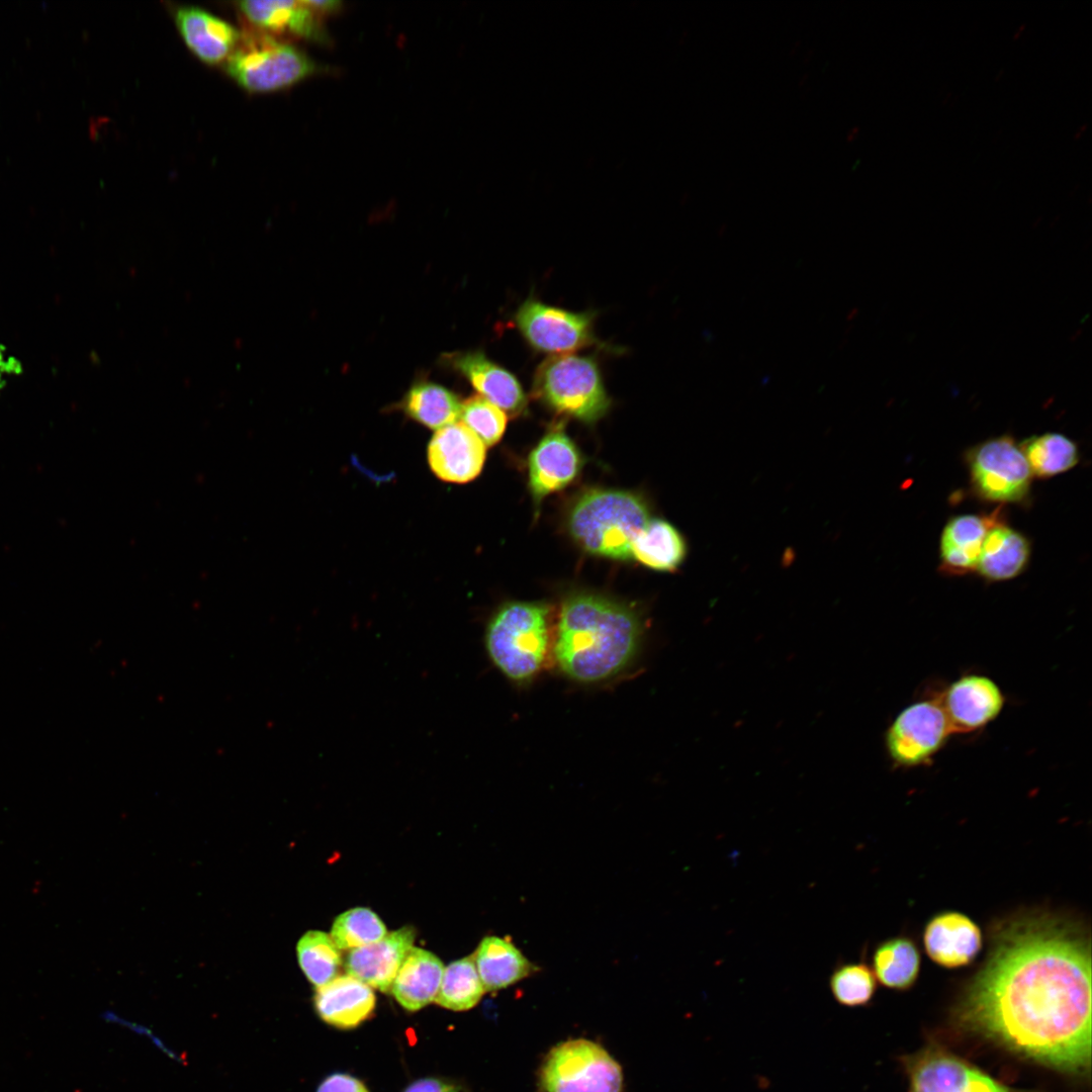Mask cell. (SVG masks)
I'll use <instances>...</instances> for the list:
<instances>
[{
  "instance_id": "obj_1",
  "label": "cell",
  "mask_w": 1092,
  "mask_h": 1092,
  "mask_svg": "<svg viewBox=\"0 0 1092 1092\" xmlns=\"http://www.w3.org/2000/svg\"><path fill=\"white\" fill-rule=\"evenodd\" d=\"M959 1020L1012 1052L1071 1073L1090 1068V939L1074 922H1005L968 987Z\"/></svg>"
},
{
  "instance_id": "obj_2",
  "label": "cell",
  "mask_w": 1092,
  "mask_h": 1092,
  "mask_svg": "<svg viewBox=\"0 0 1092 1092\" xmlns=\"http://www.w3.org/2000/svg\"><path fill=\"white\" fill-rule=\"evenodd\" d=\"M641 635L640 618L629 606L598 594L575 593L561 605L552 649L568 678L596 684L627 668Z\"/></svg>"
},
{
  "instance_id": "obj_3",
  "label": "cell",
  "mask_w": 1092,
  "mask_h": 1092,
  "mask_svg": "<svg viewBox=\"0 0 1092 1092\" xmlns=\"http://www.w3.org/2000/svg\"><path fill=\"white\" fill-rule=\"evenodd\" d=\"M638 495L617 489H592L577 498L568 515V530L590 554L625 560L631 546L649 522Z\"/></svg>"
},
{
  "instance_id": "obj_4",
  "label": "cell",
  "mask_w": 1092,
  "mask_h": 1092,
  "mask_svg": "<svg viewBox=\"0 0 1092 1092\" xmlns=\"http://www.w3.org/2000/svg\"><path fill=\"white\" fill-rule=\"evenodd\" d=\"M484 647L491 663L510 680L532 679L546 661L550 609L540 602H508L488 620Z\"/></svg>"
},
{
  "instance_id": "obj_5",
  "label": "cell",
  "mask_w": 1092,
  "mask_h": 1092,
  "mask_svg": "<svg viewBox=\"0 0 1092 1092\" xmlns=\"http://www.w3.org/2000/svg\"><path fill=\"white\" fill-rule=\"evenodd\" d=\"M536 395L551 410L586 424L603 418L610 405L598 363L592 357H550L534 378Z\"/></svg>"
},
{
  "instance_id": "obj_6",
  "label": "cell",
  "mask_w": 1092,
  "mask_h": 1092,
  "mask_svg": "<svg viewBox=\"0 0 1092 1092\" xmlns=\"http://www.w3.org/2000/svg\"><path fill=\"white\" fill-rule=\"evenodd\" d=\"M225 70L242 88L267 93L291 87L321 68L302 51L262 32L241 37Z\"/></svg>"
},
{
  "instance_id": "obj_7",
  "label": "cell",
  "mask_w": 1092,
  "mask_h": 1092,
  "mask_svg": "<svg viewBox=\"0 0 1092 1092\" xmlns=\"http://www.w3.org/2000/svg\"><path fill=\"white\" fill-rule=\"evenodd\" d=\"M542 1092H622L620 1064L600 1043L571 1038L553 1046L538 1074Z\"/></svg>"
},
{
  "instance_id": "obj_8",
  "label": "cell",
  "mask_w": 1092,
  "mask_h": 1092,
  "mask_svg": "<svg viewBox=\"0 0 1092 1092\" xmlns=\"http://www.w3.org/2000/svg\"><path fill=\"white\" fill-rule=\"evenodd\" d=\"M971 485L983 499L1012 504L1029 494L1032 473L1015 441L1009 436L986 440L967 453Z\"/></svg>"
},
{
  "instance_id": "obj_9",
  "label": "cell",
  "mask_w": 1092,
  "mask_h": 1092,
  "mask_svg": "<svg viewBox=\"0 0 1092 1092\" xmlns=\"http://www.w3.org/2000/svg\"><path fill=\"white\" fill-rule=\"evenodd\" d=\"M952 734L936 697L905 707L890 724L885 737L891 760L898 767L930 764Z\"/></svg>"
},
{
  "instance_id": "obj_10",
  "label": "cell",
  "mask_w": 1092,
  "mask_h": 1092,
  "mask_svg": "<svg viewBox=\"0 0 1092 1092\" xmlns=\"http://www.w3.org/2000/svg\"><path fill=\"white\" fill-rule=\"evenodd\" d=\"M515 320L527 342L541 352L569 353L596 342L589 312H572L529 298Z\"/></svg>"
},
{
  "instance_id": "obj_11",
  "label": "cell",
  "mask_w": 1092,
  "mask_h": 1092,
  "mask_svg": "<svg viewBox=\"0 0 1092 1092\" xmlns=\"http://www.w3.org/2000/svg\"><path fill=\"white\" fill-rule=\"evenodd\" d=\"M935 697L952 734L973 733L986 727L1000 715L1005 704L1000 687L979 673L962 675Z\"/></svg>"
},
{
  "instance_id": "obj_12",
  "label": "cell",
  "mask_w": 1092,
  "mask_h": 1092,
  "mask_svg": "<svg viewBox=\"0 0 1092 1092\" xmlns=\"http://www.w3.org/2000/svg\"><path fill=\"white\" fill-rule=\"evenodd\" d=\"M910 1092H1009L964 1061L928 1050L909 1061Z\"/></svg>"
},
{
  "instance_id": "obj_13",
  "label": "cell",
  "mask_w": 1092,
  "mask_h": 1092,
  "mask_svg": "<svg viewBox=\"0 0 1092 1092\" xmlns=\"http://www.w3.org/2000/svg\"><path fill=\"white\" fill-rule=\"evenodd\" d=\"M442 364L464 377L471 386L507 414L517 417L527 410V397L510 371L480 351H459L442 356Z\"/></svg>"
},
{
  "instance_id": "obj_14",
  "label": "cell",
  "mask_w": 1092,
  "mask_h": 1092,
  "mask_svg": "<svg viewBox=\"0 0 1092 1092\" xmlns=\"http://www.w3.org/2000/svg\"><path fill=\"white\" fill-rule=\"evenodd\" d=\"M428 462L441 480L466 483L477 477L485 461V445L463 423L436 431L428 445Z\"/></svg>"
},
{
  "instance_id": "obj_15",
  "label": "cell",
  "mask_w": 1092,
  "mask_h": 1092,
  "mask_svg": "<svg viewBox=\"0 0 1092 1092\" xmlns=\"http://www.w3.org/2000/svg\"><path fill=\"white\" fill-rule=\"evenodd\" d=\"M581 456L561 427L549 431L532 450L529 487L535 504L569 484L581 468Z\"/></svg>"
},
{
  "instance_id": "obj_16",
  "label": "cell",
  "mask_w": 1092,
  "mask_h": 1092,
  "mask_svg": "<svg viewBox=\"0 0 1092 1092\" xmlns=\"http://www.w3.org/2000/svg\"><path fill=\"white\" fill-rule=\"evenodd\" d=\"M923 945L933 963L954 969L968 966L977 958L983 946V936L970 917L957 911H945L933 916L925 925Z\"/></svg>"
},
{
  "instance_id": "obj_17",
  "label": "cell",
  "mask_w": 1092,
  "mask_h": 1092,
  "mask_svg": "<svg viewBox=\"0 0 1092 1092\" xmlns=\"http://www.w3.org/2000/svg\"><path fill=\"white\" fill-rule=\"evenodd\" d=\"M414 940L415 930L408 926L386 933L374 943L351 949L346 971L369 987L388 992Z\"/></svg>"
},
{
  "instance_id": "obj_18",
  "label": "cell",
  "mask_w": 1092,
  "mask_h": 1092,
  "mask_svg": "<svg viewBox=\"0 0 1092 1092\" xmlns=\"http://www.w3.org/2000/svg\"><path fill=\"white\" fill-rule=\"evenodd\" d=\"M174 18L187 48L205 64L226 62L240 43L237 28L201 8L179 7Z\"/></svg>"
},
{
  "instance_id": "obj_19",
  "label": "cell",
  "mask_w": 1092,
  "mask_h": 1092,
  "mask_svg": "<svg viewBox=\"0 0 1092 1092\" xmlns=\"http://www.w3.org/2000/svg\"><path fill=\"white\" fill-rule=\"evenodd\" d=\"M245 18L264 32L284 33L314 41H328L327 33L307 1L248 0L238 2Z\"/></svg>"
},
{
  "instance_id": "obj_20",
  "label": "cell",
  "mask_w": 1092,
  "mask_h": 1092,
  "mask_svg": "<svg viewBox=\"0 0 1092 1092\" xmlns=\"http://www.w3.org/2000/svg\"><path fill=\"white\" fill-rule=\"evenodd\" d=\"M314 1006L320 1017L339 1028H352L367 1019L375 1007L372 989L347 974L316 988Z\"/></svg>"
},
{
  "instance_id": "obj_21",
  "label": "cell",
  "mask_w": 1092,
  "mask_h": 1092,
  "mask_svg": "<svg viewBox=\"0 0 1092 1092\" xmlns=\"http://www.w3.org/2000/svg\"><path fill=\"white\" fill-rule=\"evenodd\" d=\"M998 520L995 512L985 516L966 514L949 519L940 536L941 569L952 575L975 571L986 534Z\"/></svg>"
},
{
  "instance_id": "obj_22",
  "label": "cell",
  "mask_w": 1092,
  "mask_h": 1092,
  "mask_svg": "<svg viewBox=\"0 0 1092 1092\" xmlns=\"http://www.w3.org/2000/svg\"><path fill=\"white\" fill-rule=\"evenodd\" d=\"M1029 557L1027 538L999 519L986 534L975 571L989 581L1009 580L1024 570Z\"/></svg>"
},
{
  "instance_id": "obj_23",
  "label": "cell",
  "mask_w": 1092,
  "mask_h": 1092,
  "mask_svg": "<svg viewBox=\"0 0 1092 1092\" xmlns=\"http://www.w3.org/2000/svg\"><path fill=\"white\" fill-rule=\"evenodd\" d=\"M443 972L439 958L413 946L397 971L390 992L403 1008L417 1011L435 1000Z\"/></svg>"
},
{
  "instance_id": "obj_24",
  "label": "cell",
  "mask_w": 1092,
  "mask_h": 1092,
  "mask_svg": "<svg viewBox=\"0 0 1092 1092\" xmlns=\"http://www.w3.org/2000/svg\"><path fill=\"white\" fill-rule=\"evenodd\" d=\"M473 959L485 991L507 988L537 971L511 939L495 935L480 941Z\"/></svg>"
},
{
  "instance_id": "obj_25",
  "label": "cell",
  "mask_w": 1092,
  "mask_h": 1092,
  "mask_svg": "<svg viewBox=\"0 0 1092 1092\" xmlns=\"http://www.w3.org/2000/svg\"><path fill=\"white\" fill-rule=\"evenodd\" d=\"M395 407L413 421L434 430L460 418L461 401L447 387L428 379L416 380Z\"/></svg>"
},
{
  "instance_id": "obj_26",
  "label": "cell",
  "mask_w": 1092,
  "mask_h": 1092,
  "mask_svg": "<svg viewBox=\"0 0 1092 1092\" xmlns=\"http://www.w3.org/2000/svg\"><path fill=\"white\" fill-rule=\"evenodd\" d=\"M687 544L666 521L649 520L631 546V556L655 570L673 571L685 560Z\"/></svg>"
},
{
  "instance_id": "obj_27",
  "label": "cell",
  "mask_w": 1092,
  "mask_h": 1092,
  "mask_svg": "<svg viewBox=\"0 0 1092 1092\" xmlns=\"http://www.w3.org/2000/svg\"><path fill=\"white\" fill-rule=\"evenodd\" d=\"M873 973L885 987L905 990L916 981L920 971V952L908 937H894L881 942L874 950Z\"/></svg>"
},
{
  "instance_id": "obj_28",
  "label": "cell",
  "mask_w": 1092,
  "mask_h": 1092,
  "mask_svg": "<svg viewBox=\"0 0 1092 1092\" xmlns=\"http://www.w3.org/2000/svg\"><path fill=\"white\" fill-rule=\"evenodd\" d=\"M1020 449L1032 476L1049 478L1072 469L1079 461L1076 443L1059 433H1045L1024 440Z\"/></svg>"
},
{
  "instance_id": "obj_29",
  "label": "cell",
  "mask_w": 1092,
  "mask_h": 1092,
  "mask_svg": "<svg viewBox=\"0 0 1092 1092\" xmlns=\"http://www.w3.org/2000/svg\"><path fill=\"white\" fill-rule=\"evenodd\" d=\"M485 992L473 956L451 963L444 969L435 1002L454 1011L474 1007Z\"/></svg>"
},
{
  "instance_id": "obj_30",
  "label": "cell",
  "mask_w": 1092,
  "mask_h": 1092,
  "mask_svg": "<svg viewBox=\"0 0 1092 1092\" xmlns=\"http://www.w3.org/2000/svg\"><path fill=\"white\" fill-rule=\"evenodd\" d=\"M296 953L300 969L316 988L337 977L342 963L341 952L327 933L318 930L305 932L297 942Z\"/></svg>"
},
{
  "instance_id": "obj_31",
  "label": "cell",
  "mask_w": 1092,
  "mask_h": 1092,
  "mask_svg": "<svg viewBox=\"0 0 1092 1092\" xmlns=\"http://www.w3.org/2000/svg\"><path fill=\"white\" fill-rule=\"evenodd\" d=\"M386 933L385 925L373 911L358 907L335 919L330 936L339 949H354L374 943Z\"/></svg>"
},
{
  "instance_id": "obj_32",
  "label": "cell",
  "mask_w": 1092,
  "mask_h": 1092,
  "mask_svg": "<svg viewBox=\"0 0 1092 1092\" xmlns=\"http://www.w3.org/2000/svg\"><path fill=\"white\" fill-rule=\"evenodd\" d=\"M863 962L840 963L832 971L829 988L837 1003L847 1007L867 1005L874 997L877 982Z\"/></svg>"
},
{
  "instance_id": "obj_33",
  "label": "cell",
  "mask_w": 1092,
  "mask_h": 1092,
  "mask_svg": "<svg viewBox=\"0 0 1092 1092\" xmlns=\"http://www.w3.org/2000/svg\"><path fill=\"white\" fill-rule=\"evenodd\" d=\"M460 418L485 446L496 444L507 426L506 413L477 394L461 402Z\"/></svg>"
},
{
  "instance_id": "obj_34",
  "label": "cell",
  "mask_w": 1092,
  "mask_h": 1092,
  "mask_svg": "<svg viewBox=\"0 0 1092 1092\" xmlns=\"http://www.w3.org/2000/svg\"><path fill=\"white\" fill-rule=\"evenodd\" d=\"M316 1092H369L365 1085L347 1074L337 1073L327 1077Z\"/></svg>"
},
{
  "instance_id": "obj_35",
  "label": "cell",
  "mask_w": 1092,
  "mask_h": 1092,
  "mask_svg": "<svg viewBox=\"0 0 1092 1092\" xmlns=\"http://www.w3.org/2000/svg\"><path fill=\"white\" fill-rule=\"evenodd\" d=\"M403 1092H460L459 1089L450 1083L444 1082L435 1078L420 1079L410 1086H407Z\"/></svg>"
},
{
  "instance_id": "obj_36",
  "label": "cell",
  "mask_w": 1092,
  "mask_h": 1092,
  "mask_svg": "<svg viewBox=\"0 0 1092 1092\" xmlns=\"http://www.w3.org/2000/svg\"><path fill=\"white\" fill-rule=\"evenodd\" d=\"M308 5L318 14L334 13L340 9L341 2L331 0H308Z\"/></svg>"
},
{
  "instance_id": "obj_37",
  "label": "cell",
  "mask_w": 1092,
  "mask_h": 1092,
  "mask_svg": "<svg viewBox=\"0 0 1092 1092\" xmlns=\"http://www.w3.org/2000/svg\"><path fill=\"white\" fill-rule=\"evenodd\" d=\"M858 133H859V127L858 126H854V127L850 128L848 130L847 134H846V141L847 142H852L854 139L857 138Z\"/></svg>"
},
{
  "instance_id": "obj_38",
  "label": "cell",
  "mask_w": 1092,
  "mask_h": 1092,
  "mask_svg": "<svg viewBox=\"0 0 1092 1092\" xmlns=\"http://www.w3.org/2000/svg\"><path fill=\"white\" fill-rule=\"evenodd\" d=\"M1086 129H1087V124H1082L1079 127V129L1076 131V133L1074 134V139L1079 140L1082 136V134L1086 131Z\"/></svg>"
},
{
  "instance_id": "obj_39",
  "label": "cell",
  "mask_w": 1092,
  "mask_h": 1092,
  "mask_svg": "<svg viewBox=\"0 0 1092 1092\" xmlns=\"http://www.w3.org/2000/svg\"><path fill=\"white\" fill-rule=\"evenodd\" d=\"M1024 29H1025V24H1021V25H1020V26L1018 27V29L1016 30V32L1014 33V35H1013V39H1015V40H1016V39H1018V38H1019V37L1021 36V34H1022V31H1023Z\"/></svg>"
},
{
  "instance_id": "obj_40",
  "label": "cell",
  "mask_w": 1092,
  "mask_h": 1092,
  "mask_svg": "<svg viewBox=\"0 0 1092 1092\" xmlns=\"http://www.w3.org/2000/svg\"><path fill=\"white\" fill-rule=\"evenodd\" d=\"M1003 74H1004V70H1001V71H999V74L997 75V77H996L995 79H996V80H999V78H1000V77H1001V76H1002Z\"/></svg>"
}]
</instances>
